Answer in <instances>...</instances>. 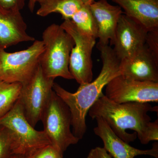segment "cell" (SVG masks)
Masks as SVG:
<instances>
[{
    "label": "cell",
    "mask_w": 158,
    "mask_h": 158,
    "mask_svg": "<svg viewBox=\"0 0 158 158\" xmlns=\"http://www.w3.org/2000/svg\"><path fill=\"white\" fill-rule=\"evenodd\" d=\"M157 112L158 106L149 103H117L102 94L90 108L88 113L93 119L101 117L113 132L127 143L138 137L141 144L158 140V120L151 122L148 112Z\"/></svg>",
    "instance_id": "6da1fadb"
},
{
    "label": "cell",
    "mask_w": 158,
    "mask_h": 158,
    "mask_svg": "<svg viewBox=\"0 0 158 158\" xmlns=\"http://www.w3.org/2000/svg\"><path fill=\"white\" fill-rule=\"evenodd\" d=\"M97 48L100 52L102 67L94 81L80 85L75 93H71L55 82L53 85V90L70 110L73 133L80 140L87 131L86 118L90 108L103 94L105 86L120 75V60L111 46L97 44Z\"/></svg>",
    "instance_id": "7a4b0ae2"
},
{
    "label": "cell",
    "mask_w": 158,
    "mask_h": 158,
    "mask_svg": "<svg viewBox=\"0 0 158 158\" xmlns=\"http://www.w3.org/2000/svg\"><path fill=\"white\" fill-rule=\"evenodd\" d=\"M44 50L40 59V66L49 78L61 77L72 80L69 69L71 52L74 45L73 38L61 26L56 23L49 26L42 34Z\"/></svg>",
    "instance_id": "3957f363"
},
{
    "label": "cell",
    "mask_w": 158,
    "mask_h": 158,
    "mask_svg": "<svg viewBox=\"0 0 158 158\" xmlns=\"http://www.w3.org/2000/svg\"><path fill=\"white\" fill-rule=\"evenodd\" d=\"M71 119L68 107L53 90L40 120L51 144L62 154L80 141L71 130Z\"/></svg>",
    "instance_id": "277c9868"
},
{
    "label": "cell",
    "mask_w": 158,
    "mask_h": 158,
    "mask_svg": "<svg viewBox=\"0 0 158 158\" xmlns=\"http://www.w3.org/2000/svg\"><path fill=\"white\" fill-rule=\"evenodd\" d=\"M44 50L42 40H35L27 48L14 52L0 50V81L26 84L39 67Z\"/></svg>",
    "instance_id": "5b68a950"
},
{
    "label": "cell",
    "mask_w": 158,
    "mask_h": 158,
    "mask_svg": "<svg viewBox=\"0 0 158 158\" xmlns=\"http://www.w3.org/2000/svg\"><path fill=\"white\" fill-rule=\"evenodd\" d=\"M0 125L7 127L13 133L16 141V154L26 156L51 144L44 131L35 130L29 123L19 99L11 110L0 118Z\"/></svg>",
    "instance_id": "8992f818"
},
{
    "label": "cell",
    "mask_w": 158,
    "mask_h": 158,
    "mask_svg": "<svg viewBox=\"0 0 158 158\" xmlns=\"http://www.w3.org/2000/svg\"><path fill=\"white\" fill-rule=\"evenodd\" d=\"M60 26L74 41L69 58L71 74L80 85L90 83L93 76L91 55L96 44V38L80 31L70 19L64 20Z\"/></svg>",
    "instance_id": "52a82bcc"
},
{
    "label": "cell",
    "mask_w": 158,
    "mask_h": 158,
    "mask_svg": "<svg viewBox=\"0 0 158 158\" xmlns=\"http://www.w3.org/2000/svg\"><path fill=\"white\" fill-rule=\"evenodd\" d=\"M54 80L46 77L39 65L31 80L22 85L19 101L26 118L34 127L41 120L53 91Z\"/></svg>",
    "instance_id": "ba28073f"
},
{
    "label": "cell",
    "mask_w": 158,
    "mask_h": 158,
    "mask_svg": "<svg viewBox=\"0 0 158 158\" xmlns=\"http://www.w3.org/2000/svg\"><path fill=\"white\" fill-rule=\"evenodd\" d=\"M105 96L117 103L158 102V83L137 81L119 75L106 85Z\"/></svg>",
    "instance_id": "9c48e42d"
},
{
    "label": "cell",
    "mask_w": 158,
    "mask_h": 158,
    "mask_svg": "<svg viewBox=\"0 0 158 158\" xmlns=\"http://www.w3.org/2000/svg\"><path fill=\"white\" fill-rule=\"evenodd\" d=\"M148 31L140 23L125 14L120 15L113 45L120 60L131 56L145 44Z\"/></svg>",
    "instance_id": "30bf717a"
},
{
    "label": "cell",
    "mask_w": 158,
    "mask_h": 158,
    "mask_svg": "<svg viewBox=\"0 0 158 158\" xmlns=\"http://www.w3.org/2000/svg\"><path fill=\"white\" fill-rule=\"evenodd\" d=\"M119 72L127 78L158 83V60L144 44L131 56L120 60Z\"/></svg>",
    "instance_id": "8fae6325"
},
{
    "label": "cell",
    "mask_w": 158,
    "mask_h": 158,
    "mask_svg": "<svg viewBox=\"0 0 158 158\" xmlns=\"http://www.w3.org/2000/svg\"><path fill=\"white\" fill-rule=\"evenodd\" d=\"M95 135L103 142L104 148L113 158H134L138 156L147 155L158 158V144L154 143L151 149L141 150L132 147L113 132L107 123L101 117L95 118Z\"/></svg>",
    "instance_id": "7c38bea8"
},
{
    "label": "cell",
    "mask_w": 158,
    "mask_h": 158,
    "mask_svg": "<svg viewBox=\"0 0 158 158\" xmlns=\"http://www.w3.org/2000/svg\"><path fill=\"white\" fill-rule=\"evenodd\" d=\"M97 28L98 44L113 45L119 17L123 11L118 6H113L106 0H99L89 5Z\"/></svg>",
    "instance_id": "4fadbf2b"
},
{
    "label": "cell",
    "mask_w": 158,
    "mask_h": 158,
    "mask_svg": "<svg viewBox=\"0 0 158 158\" xmlns=\"http://www.w3.org/2000/svg\"><path fill=\"white\" fill-rule=\"evenodd\" d=\"M27 25L20 11L0 10V50L22 42L34 41L27 32Z\"/></svg>",
    "instance_id": "5bb4252c"
},
{
    "label": "cell",
    "mask_w": 158,
    "mask_h": 158,
    "mask_svg": "<svg viewBox=\"0 0 158 158\" xmlns=\"http://www.w3.org/2000/svg\"><path fill=\"white\" fill-rule=\"evenodd\" d=\"M148 31L158 28V0H112Z\"/></svg>",
    "instance_id": "9a60e30c"
},
{
    "label": "cell",
    "mask_w": 158,
    "mask_h": 158,
    "mask_svg": "<svg viewBox=\"0 0 158 158\" xmlns=\"http://www.w3.org/2000/svg\"><path fill=\"white\" fill-rule=\"evenodd\" d=\"M85 4L81 0H53L40 5L36 13L42 17L52 13H59L63 19L70 20Z\"/></svg>",
    "instance_id": "2e32d148"
},
{
    "label": "cell",
    "mask_w": 158,
    "mask_h": 158,
    "mask_svg": "<svg viewBox=\"0 0 158 158\" xmlns=\"http://www.w3.org/2000/svg\"><path fill=\"white\" fill-rule=\"evenodd\" d=\"M22 85L0 81V118L13 107L19 98Z\"/></svg>",
    "instance_id": "e0dca14e"
},
{
    "label": "cell",
    "mask_w": 158,
    "mask_h": 158,
    "mask_svg": "<svg viewBox=\"0 0 158 158\" xmlns=\"http://www.w3.org/2000/svg\"><path fill=\"white\" fill-rule=\"evenodd\" d=\"M70 20L82 32L97 38V28L89 5L85 4Z\"/></svg>",
    "instance_id": "ac0fdd59"
},
{
    "label": "cell",
    "mask_w": 158,
    "mask_h": 158,
    "mask_svg": "<svg viewBox=\"0 0 158 158\" xmlns=\"http://www.w3.org/2000/svg\"><path fill=\"white\" fill-rule=\"evenodd\" d=\"M16 144L12 132L0 125V158H9L16 154Z\"/></svg>",
    "instance_id": "d6986e66"
},
{
    "label": "cell",
    "mask_w": 158,
    "mask_h": 158,
    "mask_svg": "<svg viewBox=\"0 0 158 158\" xmlns=\"http://www.w3.org/2000/svg\"><path fill=\"white\" fill-rule=\"evenodd\" d=\"M63 155L57 148L49 144L35 150L24 156V158H62Z\"/></svg>",
    "instance_id": "ffe728a7"
},
{
    "label": "cell",
    "mask_w": 158,
    "mask_h": 158,
    "mask_svg": "<svg viewBox=\"0 0 158 158\" xmlns=\"http://www.w3.org/2000/svg\"><path fill=\"white\" fill-rule=\"evenodd\" d=\"M145 44L158 60V28L148 31Z\"/></svg>",
    "instance_id": "44dd1931"
},
{
    "label": "cell",
    "mask_w": 158,
    "mask_h": 158,
    "mask_svg": "<svg viewBox=\"0 0 158 158\" xmlns=\"http://www.w3.org/2000/svg\"><path fill=\"white\" fill-rule=\"evenodd\" d=\"M26 0H0V10L20 11L23 9Z\"/></svg>",
    "instance_id": "7402d4cb"
},
{
    "label": "cell",
    "mask_w": 158,
    "mask_h": 158,
    "mask_svg": "<svg viewBox=\"0 0 158 158\" xmlns=\"http://www.w3.org/2000/svg\"><path fill=\"white\" fill-rule=\"evenodd\" d=\"M87 158H112L104 148L95 147L90 151Z\"/></svg>",
    "instance_id": "603a6c76"
},
{
    "label": "cell",
    "mask_w": 158,
    "mask_h": 158,
    "mask_svg": "<svg viewBox=\"0 0 158 158\" xmlns=\"http://www.w3.org/2000/svg\"><path fill=\"white\" fill-rule=\"evenodd\" d=\"M53 0H29L28 7L31 12H34L35 5L37 3L41 5Z\"/></svg>",
    "instance_id": "cb8c5ba5"
},
{
    "label": "cell",
    "mask_w": 158,
    "mask_h": 158,
    "mask_svg": "<svg viewBox=\"0 0 158 158\" xmlns=\"http://www.w3.org/2000/svg\"><path fill=\"white\" fill-rule=\"evenodd\" d=\"M81 1L84 4L88 5H90V4H91L94 1H95L94 0H81Z\"/></svg>",
    "instance_id": "d4e9b609"
},
{
    "label": "cell",
    "mask_w": 158,
    "mask_h": 158,
    "mask_svg": "<svg viewBox=\"0 0 158 158\" xmlns=\"http://www.w3.org/2000/svg\"><path fill=\"white\" fill-rule=\"evenodd\" d=\"M9 158H24L23 156L19 154H14L11 156Z\"/></svg>",
    "instance_id": "484cf974"
}]
</instances>
